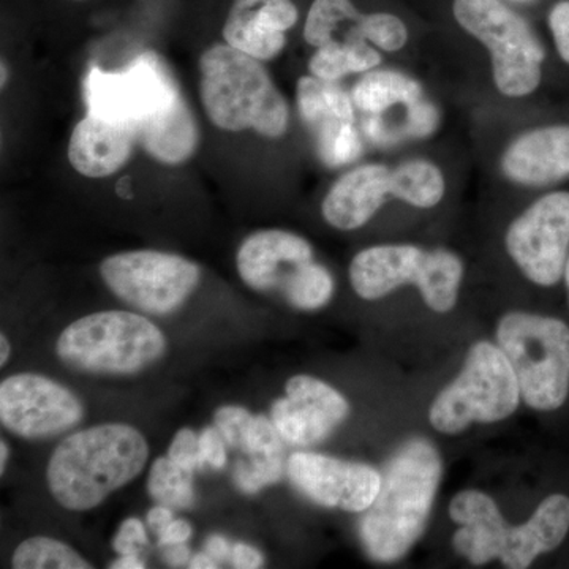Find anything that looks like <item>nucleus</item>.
Returning <instances> with one entry per match:
<instances>
[{"mask_svg": "<svg viewBox=\"0 0 569 569\" xmlns=\"http://www.w3.org/2000/svg\"><path fill=\"white\" fill-rule=\"evenodd\" d=\"M358 33L361 39L385 52L403 50L410 39L406 22L388 11L365 14L358 24Z\"/></svg>", "mask_w": 569, "mask_h": 569, "instance_id": "2f4dec72", "label": "nucleus"}, {"mask_svg": "<svg viewBox=\"0 0 569 569\" xmlns=\"http://www.w3.org/2000/svg\"><path fill=\"white\" fill-rule=\"evenodd\" d=\"M84 407L69 388L37 373H18L0 383V422L24 440H44L73 429Z\"/></svg>", "mask_w": 569, "mask_h": 569, "instance_id": "ddd939ff", "label": "nucleus"}, {"mask_svg": "<svg viewBox=\"0 0 569 569\" xmlns=\"http://www.w3.org/2000/svg\"><path fill=\"white\" fill-rule=\"evenodd\" d=\"M548 26L557 54L569 66V0L553 3L549 10Z\"/></svg>", "mask_w": 569, "mask_h": 569, "instance_id": "f704fd0d", "label": "nucleus"}, {"mask_svg": "<svg viewBox=\"0 0 569 569\" xmlns=\"http://www.w3.org/2000/svg\"><path fill=\"white\" fill-rule=\"evenodd\" d=\"M231 563L238 569H258L264 567V557L253 546L238 542L231 550Z\"/></svg>", "mask_w": 569, "mask_h": 569, "instance_id": "58836bf2", "label": "nucleus"}, {"mask_svg": "<svg viewBox=\"0 0 569 569\" xmlns=\"http://www.w3.org/2000/svg\"><path fill=\"white\" fill-rule=\"evenodd\" d=\"M335 277L316 261L299 266L298 269L284 280L280 293L284 296L288 305L302 312H313L323 309L335 296Z\"/></svg>", "mask_w": 569, "mask_h": 569, "instance_id": "a878e982", "label": "nucleus"}, {"mask_svg": "<svg viewBox=\"0 0 569 569\" xmlns=\"http://www.w3.org/2000/svg\"><path fill=\"white\" fill-rule=\"evenodd\" d=\"M148 533H146L144 523L140 519L130 518L123 520L119 527L118 533L112 539V549L123 556V553H140L141 548L148 546Z\"/></svg>", "mask_w": 569, "mask_h": 569, "instance_id": "e433bc0d", "label": "nucleus"}, {"mask_svg": "<svg viewBox=\"0 0 569 569\" xmlns=\"http://www.w3.org/2000/svg\"><path fill=\"white\" fill-rule=\"evenodd\" d=\"M563 279H565V282H567L568 295H569V257H568L567 266H565Z\"/></svg>", "mask_w": 569, "mask_h": 569, "instance_id": "8fccbe9b", "label": "nucleus"}, {"mask_svg": "<svg viewBox=\"0 0 569 569\" xmlns=\"http://www.w3.org/2000/svg\"><path fill=\"white\" fill-rule=\"evenodd\" d=\"M447 193V179L438 164L411 159L389 171V197L418 209H432Z\"/></svg>", "mask_w": 569, "mask_h": 569, "instance_id": "b1692460", "label": "nucleus"}, {"mask_svg": "<svg viewBox=\"0 0 569 569\" xmlns=\"http://www.w3.org/2000/svg\"><path fill=\"white\" fill-rule=\"evenodd\" d=\"M173 520V509L164 507V505H157L149 509L148 518H146V522L156 535L162 533Z\"/></svg>", "mask_w": 569, "mask_h": 569, "instance_id": "a19ab883", "label": "nucleus"}, {"mask_svg": "<svg viewBox=\"0 0 569 569\" xmlns=\"http://www.w3.org/2000/svg\"><path fill=\"white\" fill-rule=\"evenodd\" d=\"M137 142L157 162L179 164L189 160L197 151L198 127L186 99L182 97L160 118L141 127Z\"/></svg>", "mask_w": 569, "mask_h": 569, "instance_id": "412c9836", "label": "nucleus"}, {"mask_svg": "<svg viewBox=\"0 0 569 569\" xmlns=\"http://www.w3.org/2000/svg\"><path fill=\"white\" fill-rule=\"evenodd\" d=\"M11 353V346L6 335L0 336V366H6L9 362Z\"/></svg>", "mask_w": 569, "mask_h": 569, "instance_id": "de8ad7c7", "label": "nucleus"}, {"mask_svg": "<svg viewBox=\"0 0 569 569\" xmlns=\"http://www.w3.org/2000/svg\"><path fill=\"white\" fill-rule=\"evenodd\" d=\"M149 445L140 430L122 422L89 427L63 438L52 452L47 482L69 511H91L144 470Z\"/></svg>", "mask_w": 569, "mask_h": 569, "instance_id": "f03ea898", "label": "nucleus"}, {"mask_svg": "<svg viewBox=\"0 0 569 569\" xmlns=\"http://www.w3.org/2000/svg\"><path fill=\"white\" fill-rule=\"evenodd\" d=\"M111 569H144L146 563L138 553H123L118 560L112 561Z\"/></svg>", "mask_w": 569, "mask_h": 569, "instance_id": "c03bdc74", "label": "nucleus"}, {"mask_svg": "<svg viewBox=\"0 0 569 569\" xmlns=\"http://www.w3.org/2000/svg\"><path fill=\"white\" fill-rule=\"evenodd\" d=\"M287 475L296 489L320 507L365 512L381 486V471L366 463L299 451L287 460Z\"/></svg>", "mask_w": 569, "mask_h": 569, "instance_id": "4468645a", "label": "nucleus"}, {"mask_svg": "<svg viewBox=\"0 0 569 569\" xmlns=\"http://www.w3.org/2000/svg\"><path fill=\"white\" fill-rule=\"evenodd\" d=\"M9 445L6 440L0 441V473H6L7 460H9Z\"/></svg>", "mask_w": 569, "mask_h": 569, "instance_id": "09e8293b", "label": "nucleus"}, {"mask_svg": "<svg viewBox=\"0 0 569 569\" xmlns=\"http://www.w3.org/2000/svg\"><path fill=\"white\" fill-rule=\"evenodd\" d=\"M498 347L511 362L520 397L539 411L557 410L569 395V328L561 320L509 312L498 321Z\"/></svg>", "mask_w": 569, "mask_h": 569, "instance_id": "6e6552de", "label": "nucleus"}, {"mask_svg": "<svg viewBox=\"0 0 569 569\" xmlns=\"http://www.w3.org/2000/svg\"><path fill=\"white\" fill-rule=\"evenodd\" d=\"M348 276L355 293L365 301H378L410 283L417 284L433 312L447 313L458 305L463 263L459 254L447 249L383 244L356 254Z\"/></svg>", "mask_w": 569, "mask_h": 569, "instance_id": "423d86ee", "label": "nucleus"}, {"mask_svg": "<svg viewBox=\"0 0 569 569\" xmlns=\"http://www.w3.org/2000/svg\"><path fill=\"white\" fill-rule=\"evenodd\" d=\"M223 39L230 47L252 56L258 61H271L287 44L283 32L266 31L250 18L233 13H228L224 21Z\"/></svg>", "mask_w": 569, "mask_h": 569, "instance_id": "c756f323", "label": "nucleus"}, {"mask_svg": "<svg viewBox=\"0 0 569 569\" xmlns=\"http://www.w3.org/2000/svg\"><path fill=\"white\" fill-rule=\"evenodd\" d=\"M456 22L490 52L497 91L523 99L542 81L546 50L530 22L505 0H452Z\"/></svg>", "mask_w": 569, "mask_h": 569, "instance_id": "0eeeda50", "label": "nucleus"}, {"mask_svg": "<svg viewBox=\"0 0 569 569\" xmlns=\"http://www.w3.org/2000/svg\"><path fill=\"white\" fill-rule=\"evenodd\" d=\"M520 389L511 362L500 347L478 342L468 351L462 372L433 400L429 421L455 436L473 422H497L518 410Z\"/></svg>", "mask_w": 569, "mask_h": 569, "instance_id": "1a4fd4ad", "label": "nucleus"}, {"mask_svg": "<svg viewBox=\"0 0 569 569\" xmlns=\"http://www.w3.org/2000/svg\"><path fill=\"white\" fill-rule=\"evenodd\" d=\"M500 170L508 181L531 189L568 181L569 123H549L520 133L501 153Z\"/></svg>", "mask_w": 569, "mask_h": 569, "instance_id": "f3484780", "label": "nucleus"}, {"mask_svg": "<svg viewBox=\"0 0 569 569\" xmlns=\"http://www.w3.org/2000/svg\"><path fill=\"white\" fill-rule=\"evenodd\" d=\"M296 104L313 132L329 122H355L353 99L337 82L318 80L312 74L298 81Z\"/></svg>", "mask_w": 569, "mask_h": 569, "instance_id": "5701e85b", "label": "nucleus"}, {"mask_svg": "<svg viewBox=\"0 0 569 569\" xmlns=\"http://www.w3.org/2000/svg\"><path fill=\"white\" fill-rule=\"evenodd\" d=\"M421 82L396 70H370L356 82L351 99L367 114H381L397 104L411 107L422 100Z\"/></svg>", "mask_w": 569, "mask_h": 569, "instance_id": "4be33fe9", "label": "nucleus"}, {"mask_svg": "<svg viewBox=\"0 0 569 569\" xmlns=\"http://www.w3.org/2000/svg\"><path fill=\"white\" fill-rule=\"evenodd\" d=\"M362 17L353 0H313L306 18L305 39L310 47H325L337 40L336 33L343 26H358Z\"/></svg>", "mask_w": 569, "mask_h": 569, "instance_id": "cd10ccee", "label": "nucleus"}, {"mask_svg": "<svg viewBox=\"0 0 569 569\" xmlns=\"http://www.w3.org/2000/svg\"><path fill=\"white\" fill-rule=\"evenodd\" d=\"M505 244L530 282L546 288L559 283L569 257V190L535 200L509 224Z\"/></svg>", "mask_w": 569, "mask_h": 569, "instance_id": "f8f14e48", "label": "nucleus"}, {"mask_svg": "<svg viewBox=\"0 0 569 569\" xmlns=\"http://www.w3.org/2000/svg\"><path fill=\"white\" fill-rule=\"evenodd\" d=\"M189 568L192 569H216L219 568V565L216 563V560L209 556L208 552L197 553L189 561Z\"/></svg>", "mask_w": 569, "mask_h": 569, "instance_id": "a18cd8bd", "label": "nucleus"}, {"mask_svg": "<svg viewBox=\"0 0 569 569\" xmlns=\"http://www.w3.org/2000/svg\"><path fill=\"white\" fill-rule=\"evenodd\" d=\"M213 425L228 448L249 456V462L241 460L234 468V485L242 492L257 493L282 479L287 468L283 438L272 419L263 415L254 417L242 407L227 406L216 411Z\"/></svg>", "mask_w": 569, "mask_h": 569, "instance_id": "2eb2a0df", "label": "nucleus"}, {"mask_svg": "<svg viewBox=\"0 0 569 569\" xmlns=\"http://www.w3.org/2000/svg\"><path fill=\"white\" fill-rule=\"evenodd\" d=\"M449 516L460 523L452 537L456 552L470 563L492 560L511 569L529 568L537 557L559 548L569 530V498L556 493L542 500L529 522L508 527L496 501L479 490L452 498Z\"/></svg>", "mask_w": 569, "mask_h": 569, "instance_id": "7ed1b4c3", "label": "nucleus"}, {"mask_svg": "<svg viewBox=\"0 0 569 569\" xmlns=\"http://www.w3.org/2000/svg\"><path fill=\"white\" fill-rule=\"evenodd\" d=\"M381 63V54L373 44L359 37L335 40L317 48L310 58L309 71L318 80L337 82L347 74L367 73Z\"/></svg>", "mask_w": 569, "mask_h": 569, "instance_id": "393cba45", "label": "nucleus"}, {"mask_svg": "<svg viewBox=\"0 0 569 569\" xmlns=\"http://www.w3.org/2000/svg\"><path fill=\"white\" fill-rule=\"evenodd\" d=\"M82 89L89 114L126 123L134 137L182 97L170 67L152 51L142 52L122 71L91 67Z\"/></svg>", "mask_w": 569, "mask_h": 569, "instance_id": "9d476101", "label": "nucleus"}, {"mask_svg": "<svg viewBox=\"0 0 569 569\" xmlns=\"http://www.w3.org/2000/svg\"><path fill=\"white\" fill-rule=\"evenodd\" d=\"M230 13L238 17L250 18L261 29L272 32H287L298 22L299 11L291 0H279V2L266 3L258 10L239 9L231 7Z\"/></svg>", "mask_w": 569, "mask_h": 569, "instance_id": "473e14b6", "label": "nucleus"}, {"mask_svg": "<svg viewBox=\"0 0 569 569\" xmlns=\"http://www.w3.org/2000/svg\"><path fill=\"white\" fill-rule=\"evenodd\" d=\"M134 142L137 137L126 123L107 121L88 112L71 133L69 160L86 178H108L129 162Z\"/></svg>", "mask_w": 569, "mask_h": 569, "instance_id": "aec40b11", "label": "nucleus"}, {"mask_svg": "<svg viewBox=\"0 0 569 569\" xmlns=\"http://www.w3.org/2000/svg\"><path fill=\"white\" fill-rule=\"evenodd\" d=\"M201 103L209 121L227 132L280 138L290 123L282 92L258 59L230 44H213L200 59Z\"/></svg>", "mask_w": 569, "mask_h": 569, "instance_id": "20e7f679", "label": "nucleus"}, {"mask_svg": "<svg viewBox=\"0 0 569 569\" xmlns=\"http://www.w3.org/2000/svg\"><path fill=\"white\" fill-rule=\"evenodd\" d=\"M198 460L200 470L204 467L222 470L227 466V443L216 426L208 427L198 436Z\"/></svg>", "mask_w": 569, "mask_h": 569, "instance_id": "72a5a7b5", "label": "nucleus"}, {"mask_svg": "<svg viewBox=\"0 0 569 569\" xmlns=\"http://www.w3.org/2000/svg\"><path fill=\"white\" fill-rule=\"evenodd\" d=\"M168 458L178 463L179 467L186 470L194 471L200 470V460H198V436L189 427H183L176 433L173 441L168 451Z\"/></svg>", "mask_w": 569, "mask_h": 569, "instance_id": "c9c22d12", "label": "nucleus"}, {"mask_svg": "<svg viewBox=\"0 0 569 569\" xmlns=\"http://www.w3.org/2000/svg\"><path fill=\"white\" fill-rule=\"evenodd\" d=\"M193 475L170 458L157 459L149 471V496L157 505L171 509H189L194 501Z\"/></svg>", "mask_w": 569, "mask_h": 569, "instance_id": "c85d7f7f", "label": "nucleus"}, {"mask_svg": "<svg viewBox=\"0 0 569 569\" xmlns=\"http://www.w3.org/2000/svg\"><path fill=\"white\" fill-rule=\"evenodd\" d=\"M100 276L112 295L149 316H170L197 290L200 266L174 253L132 250L111 254Z\"/></svg>", "mask_w": 569, "mask_h": 569, "instance_id": "9b49d317", "label": "nucleus"}, {"mask_svg": "<svg viewBox=\"0 0 569 569\" xmlns=\"http://www.w3.org/2000/svg\"><path fill=\"white\" fill-rule=\"evenodd\" d=\"M508 3H533L538 2V0H505Z\"/></svg>", "mask_w": 569, "mask_h": 569, "instance_id": "3c124183", "label": "nucleus"}, {"mask_svg": "<svg viewBox=\"0 0 569 569\" xmlns=\"http://www.w3.org/2000/svg\"><path fill=\"white\" fill-rule=\"evenodd\" d=\"M284 392L287 397L272 403L271 419L284 443L293 447L321 443L350 415L346 397L316 377H291Z\"/></svg>", "mask_w": 569, "mask_h": 569, "instance_id": "dca6fc26", "label": "nucleus"}, {"mask_svg": "<svg viewBox=\"0 0 569 569\" xmlns=\"http://www.w3.org/2000/svg\"><path fill=\"white\" fill-rule=\"evenodd\" d=\"M162 329L140 313L104 310L67 326L56 353L67 366L97 376H137L167 351Z\"/></svg>", "mask_w": 569, "mask_h": 569, "instance_id": "39448f33", "label": "nucleus"}, {"mask_svg": "<svg viewBox=\"0 0 569 569\" xmlns=\"http://www.w3.org/2000/svg\"><path fill=\"white\" fill-rule=\"evenodd\" d=\"M192 533V526H190L187 520L174 519L173 522L159 535V546L160 548H167V546L182 545V542L189 541Z\"/></svg>", "mask_w": 569, "mask_h": 569, "instance_id": "ea45409f", "label": "nucleus"}, {"mask_svg": "<svg viewBox=\"0 0 569 569\" xmlns=\"http://www.w3.org/2000/svg\"><path fill=\"white\" fill-rule=\"evenodd\" d=\"M11 567L14 569H91L93 568L77 549L50 537L24 539L14 550Z\"/></svg>", "mask_w": 569, "mask_h": 569, "instance_id": "bb28decb", "label": "nucleus"}, {"mask_svg": "<svg viewBox=\"0 0 569 569\" xmlns=\"http://www.w3.org/2000/svg\"><path fill=\"white\" fill-rule=\"evenodd\" d=\"M271 2H279V0H234L233 6L239 7V9L258 10L266 3Z\"/></svg>", "mask_w": 569, "mask_h": 569, "instance_id": "49530a36", "label": "nucleus"}, {"mask_svg": "<svg viewBox=\"0 0 569 569\" xmlns=\"http://www.w3.org/2000/svg\"><path fill=\"white\" fill-rule=\"evenodd\" d=\"M313 261V247L302 236L284 230H261L242 242L236 257L239 277L260 293L282 290L299 266Z\"/></svg>", "mask_w": 569, "mask_h": 569, "instance_id": "a211bd4d", "label": "nucleus"}, {"mask_svg": "<svg viewBox=\"0 0 569 569\" xmlns=\"http://www.w3.org/2000/svg\"><path fill=\"white\" fill-rule=\"evenodd\" d=\"M389 171L387 164L366 163L340 176L321 204L326 223L340 231L369 223L389 198Z\"/></svg>", "mask_w": 569, "mask_h": 569, "instance_id": "6ab92c4d", "label": "nucleus"}, {"mask_svg": "<svg viewBox=\"0 0 569 569\" xmlns=\"http://www.w3.org/2000/svg\"><path fill=\"white\" fill-rule=\"evenodd\" d=\"M313 133L317 137L318 156L326 167H343L361 156V138L355 122H329Z\"/></svg>", "mask_w": 569, "mask_h": 569, "instance_id": "7c9ffc66", "label": "nucleus"}, {"mask_svg": "<svg viewBox=\"0 0 569 569\" xmlns=\"http://www.w3.org/2000/svg\"><path fill=\"white\" fill-rule=\"evenodd\" d=\"M443 475L440 452L426 438H410L381 470V486L359 522L367 556L392 563L417 545L432 512Z\"/></svg>", "mask_w": 569, "mask_h": 569, "instance_id": "f257e3e1", "label": "nucleus"}, {"mask_svg": "<svg viewBox=\"0 0 569 569\" xmlns=\"http://www.w3.org/2000/svg\"><path fill=\"white\" fill-rule=\"evenodd\" d=\"M410 108V130L415 134H426L436 127L437 114L430 104L419 102L411 104Z\"/></svg>", "mask_w": 569, "mask_h": 569, "instance_id": "4c0bfd02", "label": "nucleus"}, {"mask_svg": "<svg viewBox=\"0 0 569 569\" xmlns=\"http://www.w3.org/2000/svg\"><path fill=\"white\" fill-rule=\"evenodd\" d=\"M163 560L167 561L171 567H183V565L189 563L190 559V549L187 548L186 542L182 545L167 546L163 548Z\"/></svg>", "mask_w": 569, "mask_h": 569, "instance_id": "79ce46f5", "label": "nucleus"}, {"mask_svg": "<svg viewBox=\"0 0 569 569\" xmlns=\"http://www.w3.org/2000/svg\"><path fill=\"white\" fill-rule=\"evenodd\" d=\"M206 552L212 557L213 560H227L228 557L231 556V546L230 542L227 541L223 537H219V535H213V537L209 538L206 541Z\"/></svg>", "mask_w": 569, "mask_h": 569, "instance_id": "37998d69", "label": "nucleus"}]
</instances>
